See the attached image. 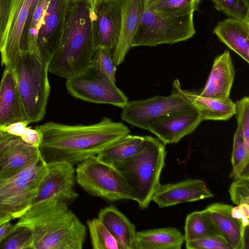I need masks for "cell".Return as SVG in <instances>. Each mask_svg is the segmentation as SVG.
Instances as JSON below:
<instances>
[{
	"instance_id": "cell-1",
	"label": "cell",
	"mask_w": 249,
	"mask_h": 249,
	"mask_svg": "<svg viewBox=\"0 0 249 249\" xmlns=\"http://www.w3.org/2000/svg\"><path fill=\"white\" fill-rule=\"evenodd\" d=\"M36 128L41 137L38 146L39 155L47 165L65 162L74 166L89 158L97 156L130 133L123 123L107 117L92 124L48 122Z\"/></svg>"
},
{
	"instance_id": "cell-2",
	"label": "cell",
	"mask_w": 249,
	"mask_h": 249,
	"mask_svg": "<svg viewBox=\"0 0 249 249\" xmlns=\"http://www.w3.org/2000/svg\"><path fill=\"white\" fill-rule=\"evenodd\" d=\"M15 225L32 229L34 249H82L87 236L86 226L68 205L55 201L32 205Z\"/></svg>"
},
{
	"instance_id": "cell-3",
	"label": "cell",
	"mask_w": 249,
	"mask_h": 249,
	"mask_svg": "<svg viewBox=\"0 0 249 249\" xmlns=\"http://www.w3.org/2000/svg\"><path fill=\"white\" fill-rule=\"evenodd\" d=\"M95 51L90 5L86 0L70 3L62 39L48 72L66 79L78 75L90 67Z\"/></svg>"
},
{
	"instance_id": "cell-4",
	"label": "cell",
	"mask_w": 249,
	"mask_h": 249,
	"mask_svg": "<svg viewBox=\"0 0 249 249\" xmlns=\"http://www.w3.org/2000/svg\"><path fill=\"white\" fill-rule=\"evenodd\" d=\"M165 156V144L158 138L146 136L145 145L140 153L115 166L126 183L131 200L142 209L148 207L160 184Z\"/></svg>"
},
{
	"instance_id": "cell-5",
	"label": "cell",
	"mask_w": 249,
	"mask_h": 249,
	"mask_svg": "<svg viewBox=\"0 0 249 249\" xmlns=\"http://www.w3.org/2000/svg\"><path fill=\"white\" fill-rule=\"evenodd\" d=\"M12 69L27 120L30 123L41 120L50 91L48 64L27 52L21 53Z\"/></svg>"
},
{
	"instance_id": "cell-6",
	"label": "cell",
	"mask_w": 249,
	"mask_h": 249,
	"mask_svg": "<svg viewBox=\"0 0 249 249\" xmlns=\"http://www.w3.org/2000/svg\"><path fill=\"white\" fill-rule=\"evenodd\" d=\"M48 171L47 164L40 156L18 172L0 176V208L13 219L20 217L32 206Z\"/></svg>"
},
{
	"instance_id": "cell-7",
	"label": "cell",
	"mask_w": 249,
	"mask_h": 249,
	"mask_svg": "<svg viewBox=\"0 0 249 249\" xmlns=\"http://www.w3.org/2000/svg\"><path fill=\"white\" fill-rule=\"evenodd\" d=\"M193 15L167 16L153 12L143 5L132 47L173 44L192 38L196 34Z\"/></svg>"
},
{
	"instance_id": "cell-8",
	"label": "cell",
	"mask_w": 249,
	"mask_h": 249,
	"mask_svg": "<svg viewBox=\"0 0 249 249\" xmlns=\"http://www.w3.org/2000/svg\"><path fill=\"white\" fill-rule=\"evenodd\" d=\"M75 179L79 185L91 196L109 201L131 200L128 186L121 173L97 156L78 163Z\"/></svg>"
},
{
	"instance_id": "cell-9",
	"label": "cell",
	"mask_w": 249,
	"mask_h": 249,
	"mask_svg": "<svg viewBox=\"0 0 249 249\" xmlns=\"http://www.w3.org/2000/svg\"><path fill=\"white\" fill-rule=\"evenodd\" d=\"M181 88L179 81L176 79L168 96L158 95L128 102L123 108L122 119L133 126L148 130L151 124L163 116L176 111L195 109L182 94Z\"/></svg>"
},
{
	"instance_id": "cell-10",
	"label": "cell",
	"mask_w": 249,
	"mask_h": 249,
	"mask_svg": "<svg viewBox=\"0 0 249 249\" xmlns=\"http://www.w3.org/2000/svg\"><path fill=\"white\" fill-rule=\"evenodd\" d=\"M66 87L72 96L87 102L122 108L129 102L115 83L91 66L81 74L67 79Z\"/></svg>"
},
{
	"instance_id": "cell-11",
	"label": "cell",
	"mask_w": 249,
	"mask_h": 249,
	"mask_svg": "<svg viewBox=\"0 0 249 249\" xmlns=\"http://www.w3.org/2000/svg\"><path fill=\"white\" fill-rule=\"evenodd\" d=\"M47 165L48 171L39 184L32 205L49 201L69 205L78 196L75 189L74 166L65 162H56Z\"/></svg>"
},
{
	"instance_id": "cell-12",
	"label": "cell",
	"mask_w": 249,
	"mask_h": 249,
	"mask_svg": "<svg viewBox=\"0 0 249 249\" xmlns=\"http://www.w3.org/2000/svg\"><path fill=\"white\" fill-rule=\"evenodd\" d=\"M69 5L68 0H52L39 29L37 39L39 55L48 65L60 45Z\"/></svg>"
},
{
	"instance_id": "cell-13",
	"label": "cell",
	"mask_w": 249,
	"mask_h": 249,
	"mask_svg": "<svg viewBox=\"0 0 249 249\" xmlns=\"http://www.w3.org/2000/svg\"><path fill=\"white\" fill-rule=\"evenodd\" d=\"M122 0H100L93 11V28L96 50L106 48L112 53L121 30Z\"/></svg>"
},
{
	"instance_id": "cell-14",
	"label": "cell",
	"mask_w": 249,
	"mask_h": 249,
	"mask_svg": "<svg viewBox=\"0 0 249 249\" xmlns=\"http://www.w3.org/2000/svg\"><path fill=\"white\" fill-rule=\"evenodd\" d=\"M32 0H13L8 25L0 48L2 65L12 68L21 54L20 45Z\"/></svg>"
},
{
	"instance_id": "cell-15",
	"label": "cell",
	"mask_w": 249,
	"mask_h": 249,
	"mask_svg": "<svg viewBox=\"0 0 249 249\" xmlns=\"http://www.w3.org/2000/svg\"><path fill=\"white\" fill-rule=\"evenodd\" d=\"M201 122L195 109L178 111L160 117L151 124L148 131L165 144L175 143L192 133Z\"/></svg>"
},
{
	"instance_id": "cell-16",
	"label": "cell",
	"mask_w": 249,
	"mask_h": 249,
	"mask_svg": "<svg viewBox=\"0 0 249 249\" xmlns=\"http://www.w3.org/2000/svg\"><path fill=\"white\" fill-rule=\"evenodd\" d=\"M233 206L215 203L204 210L219 231L227 239L231 249H248L249 224L239 218Z\"/></svg>"
},
{
	"instance_id": "cell-17",
	"label": "cell",
	"mask_w": 249,
	"mask_h": 249,
	"mask_svg": "<svg viewBox=\"0 0 249 249\" xmlns=\"http://www.w3.org/2000/svg\"><path fill=\"white\" fill-rule=\"evenodd\" d=\"M213 196V194L203 180L188 179L175 183L160 184L155 191L152 200L160 208H164Z\"/></svg>"
},
{
	"instance_id": "cell-18",
	"label": "cell",
	"mask_w": 249,
	"mask_h": 249,
	"mask_svg": "<svg viewBox=\"0 0 249 249\" xmlns=\"http://www.w3.org/2000/svg\"><path fill=\"white\" fill-rule=\"evenodd\" d=\"M235 74L230 53L225 50L214 58L205 85L199 95L221 100L230 99Z\"/></svg>"
},
{
	"instance_id": "cell-19",
	"label": "cell",
	"mask_w": 249,
	"mask_h": 249,
	"mask_svg": "<svg viewBox=\"0 0 249 249\" xmlns=\"http://www.w3.org/2000/svg\"><path fill=\"white\" fill-rule=\"evenodd\" d=\"M145 0H122L121 30L112 59L117 66L123 62L139 24Z\"/></svg>"
},
{
	"instance_id": "cell-20",
	"label": "cell",
	"mask_w": 249,
	"mask_h": 249,
	"mask_svg": "<svg viewBox=\"0 0 249 249\" xmlns=\"http://www.w3.org/2000/svg\"><path fill=\"white\" fill-rule=\"evenodd\" d=\"M23 121L28 120L14 71L6 66L0 85V126Z\"/></svg>"
},
{
	"instance_id": "cell-21",
	"label": "cell",
	"mask_w": 249,
	"mask_h": 249,
	"mask_svg": "<svg viewBox=\"0 0 249 249\" xmlns=\"http://www.w3.org/2000/svg\"><path fill=\"white\" fill-rule=\"evenodd\" d=\"M213 33L221 42L249 63V23L228 18L218 22Z\"/></svg>"
},
{
	"instance_id": "cell-22",
	"label": "cell",
	"mask_w": 249,
	"mask_h": 249,
	"mask_svg": "<svg viewBox=\"0 0 249 249\" xmlns=\"http://www.w3.org/2000/svg\"><path fill=\"white\" fill-rule=\"evenodd\" d=\"M98 218L115 239L119 249H134L135 226L119 210L106 207L100 210Z\"/></svg>"
},
{
	"instance_id": "cell-23",
	"label": "cell",
	"mask_w": 249,
	"mask_h": 249,
	"mask_svg": "<svg viewBox=\"0 0 249 249\" xmlns=\"http://www.w3.org/2000/svg\"><path fill=\"white\" fill-rule=\"evenodd\" d=\"M180 90L198 111L202 121H227L234 115L235 103L231 99L221 100L204 97L182 88Z\"/></svg>"
},
{
	"instance_id": "cell-24",
	"label": "cell",
	"mask_w": 249,
	"mask_h": 249,
	"mask_svg": "<svg viewBox=\"0 0 249 249\" xmlns=\"http://www.w3.org/2000/svg\"><path fill=\"white\" fill-rule=\"evenodd\" d=\"M184 242L177 228L155 229L136 232L134 249H180Z\"/></svg>"
},
{
	"instance_id": "cell-25",
	"label": "cell",
	"mask_w": 249,
	"mask_h": 249,
	"mask_svg": "<svg viewBox=\"0 0 249 249\" xmlns=\"http://www.w3.org/2000/svg\"><path fill=\"white\" fill-rule=\"evenodd\" d=\"M145 144L146 136L128 134L109 145L97 157L102 161L115 166L136 156Z\"/></svg>"
},
{
	"instance_id": "cell-26",
	"label": "cell",
	"mask_w": 249,
	"mask_h": 249,
	"mask_svg": "<svg viewBox=\"0 0 249 249\" xmlns=\"http://www.w3.org/2000/svg\"><path fill=\"white\" fill-rule=\"evenodd\" d=\"M185 242L222 235L203 210L187 215L184 226Z\"/></svg>"
},
{
	"instance_id": "cell-27",
	"label": "cell",
	"mask_w": 249,
	"mask_h": 249,
	"mask_svg": "<svg viewBox=\"0 0 249 249\" xmlns=\"http://www.w3.org/2000/svg\"><path fill=\"white\" fill-rule=\"evenodd\" d=\"M231 163L230 178L235 179L249 177V145L246 143L242 130L238 126L233 137Z\"/></svg>"
},
{
	"instance_id": "cell-28",
	"label": "cell",
	"mask_w": 249,
	"mask_h": 249,
	"mask_svg": "<svg viewBox=\"0 0 249 249\" xmlns=\"http://www.w3.org/2000/svg\"><path fill=\"white\" fill-rule=\"evenodd\" d=\"M199 0H145L144 6L159 14L180 16L197 11Z\"/></svg>"
},
{
	"instance_id": "cell-29",
	"label": "cell",
	"mask_w": 249,
	"mask_h": 249,
	"mask_svg": "<svg viewBox=\"0 0 249 249\" xmlns=\"http://www.w3.org/2000/svg\"><path fill=\"white\" fill-rule=\"evenodd\" d=\"M91 243L94 249H119L117 242L98 218L87 222Z\"/></svg>"
},
{
	"instance_id": "cell-30",
	"label": "cell",
	"mask_w": 249,
	"mask_h": 249,
	"mask_svg": "<svg viewBox=\"0 0 249 249\" xmlns=\"http://www.w3.org/2000/svg\"><path fill=\"white\" fill-rule=\"evenodd\" d=\"M33 231L25 226H16L15 230L0 245L2 249H34Z\"/></svg>"
},
{
	"instance_id": "cell-31",
	"label": "cell",
	"mask_w": 249,
	"mask_h": 249,
	"mask_svg": "<svg viewBox=\"0 0 249 249\" xmlns=\"http://www.w3.org/2000/svg\"><path fill=\"white\" fill-rule=\"evenodd\" d=\"M214 8L228 18L242 20L249 23V0H211Z\"/></svg>"
},
{
	"instance_id": "cell-32",
	"label": "cell",
	"mask_w": 249,
	"mask_h": 249,
	"mask_svg": "<svg viewBox=\"0 0 249 249\" xmlns=\"http://www.w3.org/2000/svg\"><path fill=\"white\" fill-rule=\"evenodd\" d=\"M51 0H40L33 15L28 32V52L39 57L37 45L38 33Z\"/></svg>"
},
{
	"instance_id": "cell-33",
	"label": "cell",
	"mask_w": 249,
	"mask_h": 249,
	"mask_svg": "<svg viewBox=\"0 0 249 249\" xmlns=\"http://www.w3.org/2000/svg\"><path fill=\"white\" fill-rule=\"evenodd\" d=\"M90 66L115 83L117 66L113 61L112 53L110 51L104 48L97 49L92 59Z\"/></svg>"
},
{
	"instance_id": "cell-34",
	"label": "cell",
	"mask_w": 249,
	"mask_h": 249,
	"mask_svg": "<svg viewBox=\"0 0 249 249\" xmlns=\"http://www.w3.org/2000/svg\"><path fill=\"white\" fill-rule=\"evenodd\" d=\"M234 103L237 126L242 129L245 142L249 145V98L245 96Z\"/></svg>"
},
{
	"instance_id": "cell-35",
	"label": "cell",
	"mask_w": 249,
	"mask_h": 249,
	"mask_svg": "<svg viewBox=\"0 0 249 249\" xmlns=\"http://www.w3.org/2000/svg\"><path fill=\"white\" fill-rule=\"evenodd\" d=\"M186 248L188 249H231L228 241L223 235L186 242Z\"/></svg>"
},
{
	"instance_id": "cell-36",
	"label": "cell",
	"mask_w": 249,
	"mask_h": 249,
	"mask_svg": "<svg viewBox=\"0 0 249 249\" xmlns=\"http://www.w3.org/2000/svg\"><path fill=\"white\" fill-rule=\"evenodd\" d=\"M229 192L231 200L234 204H249V177L234 179Z\"/></svg>"
},
{
	"instance_id": "cell-37",
	"label": "cell",
	"mask_w": 249,
	"mask_h": 249,
	"mask_svg": "<svg viewBox=\"0 0 249 249\" xmlns=\"http://www.w3.org/2000/svg\"><path fill=\"white\" fill-rule=\"evenodd\" d=\"M23 142L21 137L10 134L0 127V161L15 145Z\"/></svg>"
},
{
	"instance_id": "cell-38",
	"label": "cell",
	"mask_w": 249,
	"mask_h": 249,
	"mask_svg": "<svg viewBox=\"0 0 249 249\" xmlns=\"http://www.w3.org/2000/svg\"><path fill=\"white\" fill-rule=\"evenodd\" d=\"M13 0H0V48L12 10Z\"/></svg>"
},
{
	"instance_id": "cell-39",
	"label": "cell",
	"mask_w": 249,
	"mask_h": 249,
	"mask_svg": "<svg viewBox=\"0 0 249 249\" xmlns=\"http://www.w3.org/2000/svg\"><path fill=\"white\" fill-rule=\"evenodd\" d=\"M40 0H32L20 45L21 53L28 52V35L34 12Z\"/></svg>"
},
{
	"instance_id": "cell-40",
	"label": "cell",
	"mask_w": 249,
	"mask_h": 249,
	"mask_svg": "<svg viewBox=\"0 0 249 249\" xmlns=\"http://www.w3.org/2000/svg\"><path fill=\"white\" fill-rule=\"evenodd\" d=\"M29 124L28 121H19L0 127L10 134L21 137Z\"/></svg>"
},
{
	"instance_id": "cell-41",
	"label": "cell",
	"mask_w": 249,
	"mask_h": 249,
	"mask_svg": "<svg viewBox=\"0 0 249 249\" xmlns=\"http://www.w3.org/2000/svg\"><path fill=\"white\" fill-rule=\"evenodd\" d=\"M21 138L25 142L37 147L39 146L41 140L38 131L36 128L33 129L29 127H27Z\"/></svg>"
},
{
	"instance_id": "cell-42",
	"label": "cell",
	"mask_w": 249,
	"mask_h": 249,
	"mask_svg": "<svg viewBox=\"0 0 249 249\" xmlns=\"http://www.w3.org/2000/svg\"><path fill=\"white\" fill-rule=\"evenodd\" d=\"M15 229V225L11 223V220L0 223V245Z\"/></svg>"
},
{
	"instance_id": "cell-43",
	"label": "cell",
	"mask_w": 249,
	"mask_h": 249,
	"mask_svg": "<svg viewBox=\"0 0 249 249\" xmlns=\"http://www.w3.org/2000/svg\"><path fill=\"white\" fill-rule=\"evenodd\" d=\"M13 219L12 216L9 213L0 208V223Z\"/></svg>"
},
{
	"instance_id": "cell-44",
	"label": "cell",
	"mask_w": 249,
	"mask_h": 249,
	"mask_svg": "<svg viewBox=\"0 0 249 249\" xmlns=\"http://www.w3.org/2000/svg\"><path fill=\"white\" fill-rule=\"evenodd\" d=\"M90 5L91 9L93 10L97 2L100 0H86Z\"/></svg>"
},
{
	"instance_id": "cell-45",
	"label": "cell",
	"mask_w": 249,
	"mask_h": 249,
	"mask_svg": "<svg viewBox=\"0 0 249 249\" xmlns=\"http://www.w3.org/2000/svg\"><path fill=\"white\" fill-rule=\"evenodd\" d=\"M68 0L70 3H71L74 2L79 0Z\"/></svg>"
}]
</instances>
